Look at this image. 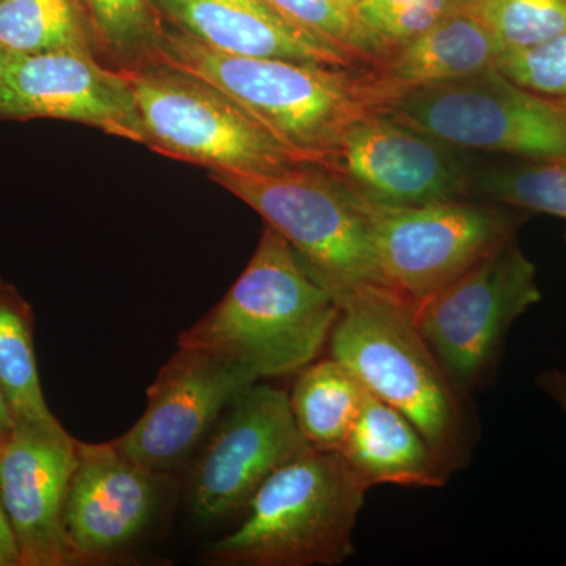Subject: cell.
I'll return each mask as SVG.
<instances>
[{"label": "cell", "mask_w": 566, "mask_h": 566, "mask_svg": "<svg viewBox=\"0 0 566 566\" xmlns=\"http://www.w3.org/2000/svg\"><path fill=\"white\" fill-rule=\"evenodd\" d=\"M340 453L370 488H441L450 476L416 424L370 392Z\"/></svg>", "instance_id": "ac0fdd59"}, {"label": "cell", "mask_w": 566, "mask_h": 566, "mask_svg": "<svg viewBox=\"0 0 566 566\" xmlns=\"http://www.w3.org/2000/svg\"><path fill=\"white\" fill-rule=\"evenodd\" d=\"M211 180L259 212L331 290L352 283L385 285L363 211L319 164L274 174L211 172Z\"/></svg>", "instance_id": "ba28073f"}, {"label": "cell", "mask_w": 566, "mask_h": 566, "mask_svg": "<svg viewBox=\"0 0 566 566\" xmlns=\"http://www.w3.org/2000/svg\"><path fill=\"white\" fill-rule=\"evenodd\" d=\"M474 13L504 51L535 46L566 32V0H476Z\"/></svg>", "instance_id": "d4e9b609"}, {"label": "cell", "mask_w": 566, "mask_h": 566, "mask_svg": "<svg viewBox=\"0 0 566 566\" xmlns=\"http://www.w3.org/2000/svg\"><path fill=\"white\" fill-rule=\"evenodd\" d=\"M155 6L167 25L226 54L342 69L365 66L283 17L266 0H155Z\"/></svg>", "instance_id": "2e32d148"}, {"label": "cell", "mask_w": 566, "mask_h": 566, "mask_svg": "<svg viewBox=\"0 0 566 566\" xmlns=\"http://www.w3.org/2000/svg\"><path fill=\"white\" fill-rule=\"evenodd\" d=\"M504 52L495 33L474 11H463L365 65L379 112L406 92L493 69Z\"/></svg>", "instance_id": "e0dca14e"}, {"label": "cell", "mask_w": 566, "mask_h": 566, "mask_svg": "<svg viewBox=\"0 0 566 566\" xmlns=\"http://www.w3.org/2000/svg\"><path fill=\"white\" fill-rule=\"evenodd\" d=\"M153 59L210 82L286 148L323 167L349 123L379 112L364 66L230 55L166 22Z\"/></svg>", "instance_id": "3957f363"}, {"label": "cell", "mask_w": 566, "mask_h": 566, "mask_svg": "<svg viewBox=\"0 0 566 566\" xmlns=\"http://www.w3.org/2000/svg\"><path fill=\"white\" fill-rule=\"evenodd\" d=\"M556 99L558 104H560L562 107L566 111V98H553Z\"/></svg>", "instance_id": "4dcf8cb0"}, {"label": "cell", "mask_w": 566, "mask_h": 566, "mask_svg": "<svg viewBox=\"0 0 566 566\" xmlns=\"http://www.w3.org/2000/svg\"><path fill=\"white\" fill-rule=\"evenodd\" d=\"M308 449L289 392L253 385L221 417L189 479V504L202 524L245 510L271 475Z\"/></svg>", "instance_id": "8fae6325"}, {"label": "cell", "mask_w": 566, "mask_h": 566, "mask_svg": "<svg viewBox=\"0 0 566 566\" xmlns=\"http://www.w3.org/2000/svg\"><path fill=\"white\" fill-rule=\"evenodd\" d=\"M542 297L535 264L515 237L411 305L412 318L458 390L474 392L491 378L510 327Z\"/></svg>", "instance_id": "9c48e42d"}, {"label": "cell", "mask_w": 566, "mask_h": 566, "mask_svg": "<svg viewBox=\"0 0 566 566\" xmlns=\"http://www.w3.org/2000/svg\"><path fill=\"white\" fill-rule=\"evenodd\" d=\"M382 112L458 150L566 163L564 107L526 91L495 66L406 92Z\"/></svg>", "instance_id": "52a82bcc"}, {"label": "cell", "mask_w": 566, "mask_h": 566, "mask_svg": "<svg viewBox=\"0 0 566 566\" xmlns=\"http://www.w3.org/2000/svg\"><path fill=\"white\" fill-rule=\"evenodd\" d=\"M76 441L57 420H13L0 439V501L17 536L21 566L71 560L63 512Z\"/></svg>", "instance_id": "5bb4252c"}, {"label": "cell", "mask_w": 566, "mask_h": 566, "mask_svg": "<svg viewBox=\"0 0 566 566\" xmlns=\"http://www.w3.org/2000/svg\"><path fill=\"white\" fill-rule=\"evenodd\" d=\"M495 69L536 95L566 98V32L535 46L505 50Z\"/></svg>", "instance_id": "484cf974"}, {"label": "cell", "mask_w": 566, "mask_h": 566, "mask_svg": "<svg viewBox=\"0 0 566 566\" xmlns=\"http://www.w3.org/2000/svg\"><path fill=\"white\" fill-rule=\"evenodd\" d=\"M0 51L95 55L82 0H0ZM96 57V55H95Z\"/></svg>", "instance_id": "44dd1931"}, {"label": "cell", "mask_w": 566, "mask_h": 566, "mask_svg": "<svg viewBox=\"0 0 566 566\" xmlns=\"http://www.w3.org/2000/svg\"><path fill=\"white\" fill-rule=\"evenodd\" d=\"M409 2H412V0H359L357 9H359L364 24L371 31L378 22L390 17L401 7L408 6Z\"/></svg>", "instance_id": "4316f807"}, {"label": "cell", "mask_w": 566, "mask_h": 566, "mask_svg": "<svg viewBox=\"0 0 566 566\" xmlns=\"http://www.w3.org/2000/svg\"><path fill=\"white\" fill-rule=\"evenodd\" d=\"M357 3H359V0H356Z\"/></svg>", "instance_id": "d6a6232c"}, {"label": "cell", "mask_w": 566, "mask_h": 566, "mask_svg": "<svg viewBox=\"0 0 566 566\" xmlns=\"http://www.w3.org/2000/svg\"><path fill=\"white\" fill-rule=\"evenodd\" d=\"M333 290L270 226L221 303L178 338L262 378L297 375L318 359L337 322Z\"/></svg>", "instance_id": "7a4b0ae2"}, {"label": "cell", "mask_w": 566, "mask_h": 566, "mask_svg": "<svg viewBox=\"0 0 566 566\" xmlns=\"http://www.w3.org/2000/svg\"><path fill=\"white\" fill-rule=\"evenodd\" d=\"M161 476L112 442L77 439L63 512L73 565L102 564L136 542L158 509Z\"/></svg>", "instance_id": "9a60e30c"}, {"label": "cell", "mask_w": 566, "mask_h": 566, "mask_svg": "<svg viewBox=\"0 0 566 566\" xmlns=\"http://www.w3.org/2000/svg\"><path fill=\"white\" fill-rule=\"evenodd\" d=\"M3 433H6V431H3ZM3 433H0V439H2Z\"/></svg>", "instance_id": "1f68e13d"}, {"label": "cell", "mask_w": 566, "mask_h": 566, "mask_svg": "<svg viewBox=\"0 0 566 566\" xmlns=\"http://www.w3.org/2000/svg\"><path fill=\"white\" fill-rule=\"evenodd\" d=\"M96 57L115 70L150 61L164 31L155 0H82Z\"/></svg>", "instance_id": "7402d4cb"}, {"label": "cell", "mask_w": 566, "mask_h": 566, "mask_svg": "<svg viewBox=\"0 0 566 566\" xmlns=\"http://www.w3.org/2000/svg\"><path fill=\"white\" fill-rule=\"evenodd\" d=\"M354 199L367 223L382 282L411 305L515 238L531 214L486 200L389 207Z\"/></svg>", "instance_id": "8992f818"}, {"label": "cell", "mask_w": 566, "mask_h": 566, "mask_svg": "<svg viewBox=\"0 0 566 566\" xmlns=\"http://www.w3.org/2000/svg\"><path fill=\"white\" fill-rule=\"evenodd\" d=\"M367 395L353 371L329 357L314 360L297 374L289 400L308 447L340 452Z\"/></svg>", "instance_id": "d6986e66"}, {"label": "cell", "mask_w": 566, "mask_h": 566, "mask_svg": "<svg viewBox=\"0 0 566 566\" xmlns=\"http://www.w3.org/2000/svg\"><path fill=\"white\" fill-rule=\"evenodd\" d=\"M52 118L145 145L132 87L120 70L76 51H0V120Z\"/></svg>", "instance_id": "4fadbf2b"}, {"label": "cell", "mask_w": 566, "mask_h": 566, "mask_svg": "<svg viewBox=\"0 0 566 566\" xmlns=\"http://www.w3.org/2000/svg\"><path fill=\"white\" fill-rule=\"evenodd\" d=\"M536 385L543 392L549 395L566 415V370L554 368V370L543 371L536 378Z\"/></svg>", "instance_id": "f1b7e54d"}, {"label": "cell", "mask_w": 566, "mask_h": 566, "mask_svg": "<svg viewBox=\"0 0 566 566\" xmlns=\"http://www.w3.org/2000/svg\"><path fill=\"white\" fill-rule=\"evenodd\" d=\"M259 381L251 368L221 354L178 346L148 387L144 415L111 442L123 455L166 474L185 463L227 409Z\"/></svg>", "instance_id": "7c38bea8"}, {"label": "cell", "mask_w": 566, "mask_h": 566, "mask_svg": "<svg viewBox=\"0 0 566 566\" xmlns=\"http://www.w3.org/2000/svg\"><path fill=\"white\" fill-rule=\"evenodd\" d=\"M120 71L139 109L145 145L159 155L210 172L274 174L312 163L196 74L156 59Z\"/></svg>", "instance_id": "5b68a950"}, {"label": "cell", "mask_w": 566, "mask_h": 566, "mask_svg": "<svg viewBox=\"0 0 566 566\" xmlns=\"http://www.w3.org/2000/svg\"><path fill=\"white\" fill-rule=\"evenodd\" d=\"M305 31L348 52L360 65H374L387 54L364 24L356 0H266Z\"/></svg>", "instance_id": "cb8c5ba5"}, {"label": "cell", "mask_w": 566, "mask_h": 566, "mask_svg": "<svg viewBox=\"0 0 566 566\" xmlns=\"http://www.w3.org/2000/svg\"><path fill=\"white\" fill-rule=\"evenodd\" d=\"M370 486L340 452L308 447L279 468L208 558L232 566L338 565L354 553V528Z\"/></svg>", "instance_id": "277c9868"}, {"label": "cell", "mask_w": 566, "mask_h": 566, "mask_svg": "<svg viewBox=\"0 0 566 566\" xmlns=\"http://www.w3.org/2000/svg\"><path fill=\"white\" fill-rule=\"evenodd\" d=\"M0 566H21L17 536L0 501Z\"/></svg>", "instance_id": "83f0119b"}, {"label": "cell", "mask_w": 566, "mask_h": 566, "mask_svg": "<svg viewBox=\"0 0 566 566\" xmlns=\"http://www.w3.org/2000/svg\"><path fill=\"white\" fill-rule=\"evenodd\" d=\"M461 151L370 112L349 123L324 169L367 202L417 207L472 196L475 174Z\"/></svg>", "instance_id": "30bf717a"}, {"label": "cell", "mask_w": 566, "mask_h": 566, "mask_svg": "<svg viewBox=\"0 0 566 566\" xmlns=\"http://www.w3.org/2000/svg\"><path fill=\"white\" fill-rule=\"evenodd\" d=\"M565 241H566V232H565Z\"/></svg>", "instance_id": "836d02e7"}, {"label": "cell", "mask_w": 566, "mask_h": 566, "mask_svg": "<svg viewBox=\"0 0 566 566\" xmlns=\"http://www.w3.org/2000/svg\"><path fill=\"white\" fill-rule=\"evenodd\" d=\"M331 357L379 400L408 417L450 475L471 455L463 395L417 329L411 304L382 283L333 289Z\"/></svg>", "instance_id": "6da1fadb"}, {"label": "cell", "mask_w": 566, "mask_h": 566, "mask_svg": "<svg viewBox=\"0 0 566 566\" xmlns=\"http://www.w3.org/2000/svg\"><path fill=\"white\" fill-rule=\"evenodd\" d=\"M0 390L13 420L52 422L36 364L35 315L20 290L0 277Z\"/></svg>", "instance_id": "ffe728a7"}, {"label": "cell", "mask_w": 566, "mask_h": 566, "mask_svg": "<svg viewBox=\"0 0 566 566\" xmlns=\"http://www.w3.org/2000/svg\"><path fill=\"white\" fill-rule=\"evenodd\" d=\"M472 196L566 219V163L523 161L475 174Z\"/></svg>", "instance_id": "603a6c76"}, {"label": "cell", "mask_w": 566, "mask_h": 566, "mask_svg": "<svg viewBox=\"0 0 566 566\" xmlns=\"http://www.w3.org/2000/svg\"><path fill=\"white\" fill-rule=\"evenodd\" d=\"M11 427V412L9 405H7L6 397H3L2 390H0V433L9 430Z\"/></svg>", "instance_id": "f546056e"}]
</instances>
